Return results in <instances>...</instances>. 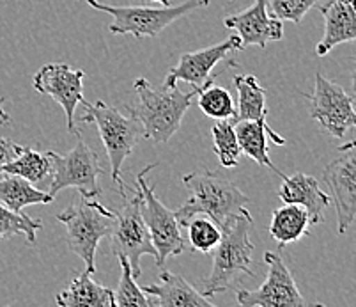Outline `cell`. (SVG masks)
Wrapping results in <instances>:
<instances>
[{
	"label": "cell",
	"mask_w": 356,
	"mask_h": 307,
	"mask_svg": "<svg viewBox=\"0 0 356 307\" xmlns=\"http://www.w3.org/2000/svg\"><path fill=\"white\" fill-rule=\"evenodd\" d=\"M319 0H266L270 15L282 22L302 24L307 13L317 4Z\"/></svg>",
	"instance_id": "cell-30"
},
{
	"label": "cell",
	"mask_w": 356,
	"mask_h": 307,
	"mask_svg": "<svg viewBox=\"0 0 356 307\" xmlns=\"http://www.w3.org/2000/svg\"><path fill=\"white\" fill-rule=\"evenodd\" d=\"M153 2H158L161 6H170V0H153Z\"/></svg>",
	"instance_id": "cell-34"
},
{
	"label": "cell",
	"mask_w": 356,
	"mask_h": 307,
	"mask_svg": "<svg viewBox=\"0 0 356 307\" xmlns=\"http://www.w3.org/2000/svg\"><path fill=\"white\" fill-rule=\"evenodd\" d=\"M51 171H54V166H51L48 153H40V151L31 150V148H25L20 157H16L15 160L6 164L0 173L16 174V176L25 178L27 182L35 185V183L47 180Z\"/></svg>",
	"instance_id": "cell-24"
},
{
	"label": "cell",
	"mask_w": 356,
	"mask_h": 307,
	"mask_svg": "<svg viewBox=\"0 0 356 307\" xmlns=\"http://www.w3.org/2000/svg\"><path fill=\"white\" fill-rule=\"evenodd\" d=\"M310 100V118L335 139H342L349 128H356L355 100L339 84L316 73Z\"/></svg>",
	"instance_id": "cell-11"
},
{
	"label": "cell",
	"mask_w": 356,
	"mask_h": 307,
	"mask_svg": "<svg viewBox=\"0 0 356 307\" xmlns=\"http://www.w3.org/2000/svg\"><path fill=\"white\" fill-rule=\"evenodd\" d=\"M142 205H144V199H142L140 189L137 187V192H134V197H129L121 212L118 213L115 228L110 235L114 254L115 256H124L129 261L135 279L142 276L140 258H156V251H154L147 224L144 221Z\"/></svg>",
	"instance_id": "cell-9"
},
{
	"label": "cell",
	"mask_w": 356,
	"mask_h": 307,
	"mask_svg": "<svg viewBox=\"0 0 356 307\" xmlns=\"http://www.w3.org/2000/svg\"><path fill=\"white\" fill-rule=\"evenodd\" d=\"M145 295H151L158 307H209L213 300L199 293L184 277L165 270L160 283L142 288Z\"/></svg>",
	"instance_id": "cell-18"
},
{
	"label": "cell",
	"mask_w": 356,
	"mask_h": 307,
	"mask_svg": "<svg viewBox=\"0 0 356 307\" xmlns=\"http://www.w3.org/2000/svg\"><path fill=\"white\" fill-rule=\"evenodd\" d=\"M339 155L323 171L337 212V231L344 235L356 219V141L339 148Z\"/></svg>",
	"instance_id": "cell-10"
},
{
	"label": "cell",
	"mask_w": 356,
	"mask_h": 307,
	"mask_svg": "<svg viewBox=\"0 0 356 307\" xmlns=\"http://www.w3.org/2000/svg\"><path fill=\"white\" fill-rule=\"evenodd\" d=\"M57 221L66 226L70 251L86 263V272L92 276L96 272V251L99 242L112 235L118 213L103 206L98 199L80 196L79 201L57 215Z\"/></svg>",
	"instance_id": "cell-4"
},
{
	"label": "cell",
	"mask_w": 356,
	"mask_h": 307,
	"mask_svg": "<svg viewBox=\"0 0 356 307\" xmlns=\"http://www.w3.org/2000/svg\"><path fill=\"white\" fill-rule=\"evenodd\" d=\"M83 79H86V71L71 70L67 64L63 63L44 64L32 79V87L35 91L50 96L54 102L63 107L70 134H76L74 112L79 103H83Z\"/></svg>",
	"instance_id": "cell-13"
},
{
	"label": "cell",
	"mask_w": 356,
	"mask_h": 307,
	"mask_svg": "<svg viewBox=\"0 0 356 307\" xmlns=\"http://www.w3.org/2000/svg\"><path fill=\"white\" fill-rule=\"evenodd\" d=\"M252 228L254 219L247 208L223 222L222 238L213 251L211 274L204 283V295L211 299V295L234 286L243 276H255L250 267L254 254V244L250 240Z\"/></svg>",
	"instance_id": "cell-2"
},
{
	"label": "cell",
	"mask_w": 356,
	"mask_h": 307,
	"mask_svg": "<svg viewBox=\"0 0 356 307\" xmlns=\"http://www.w3.org/2000/svg\"><path fill=\"white\" fill-rule=\"evenodd\" d=\"M183 185L190 190V199L176 210V219L181 228H186L193 217H209L222 228L229 217L241 212L250 203L238 187L216 171L200 169L183 176Z\"/></svg>",
	"instance_id": "cell-3"
},
{
	"label": "cell",
	"mask_w": 356,
	"mask_h": 307,
	"mask_svg": "<svg viewBox=\"0 0 356 307\" xmlns=\"http://www.w3.org/2000/svg\"><path fill=\"white\" fill-rule=\"evenodd\" d=\"M119 263H121V281L119 286L115 288L114 292V307H128V306H137V307H151L154 306L153 299H147L144 292L135 283L134 272L129 267V261L124 256H118Z\"/></svg>",
	"instance_id": "cell-29"
},
{
	"label": "cell",
	"mask_w": 356,
	"mask_h": 307,
	"mask_svg": "<svg viewBox=\"0 0 356 307\" xmlns=\"http://www.w3.org/2000/svg\"><path fill=\"white\" fill-rule=\"evenodd\" d=\"M236 135H238L243 155H247L248 158L257 162L261 167H268L277 174H282L273 166L270 153H268V137L278 146H286V139L271 130L266 119H262V121H250V119L248 121H236Z\"/></svg>",
	"instance_id": "cell-19"
},
{
	"label": "cell",
	"mask_w": 356,
	"mask_h": 307,
	"mask_svg": "<svg viewBox=\"0 0 356 307\" xmlns=\"http://www.w3.org/2000/svg\"><path fill=\"white\" fill-rule=\"evenodd\" d=\"M351 87H353V95L356 96V59H355V68H353V75H351Z\"/></svg>",
	"instance_id": "cell-33"
},
{
	"label": "cell",
	"mask_w": 356,
	"mask_h": 307,
	"mask_svg": "<svg viewBox=\"0 0 356 307\" xmlns=\"http://www.w3.org/2000/svg\"><path fill=\"white\" fill-rule=\"evenodd\" d=\"M86 114L80 118L82 125L95 123L98 126L99 137L103 141L110 166H112V180L119 187V192H124L122 185V166L126 158L134 153L135 146L144 139V128L137 119L129 114H122L115 107L106 105L98 100L96 103H89L83 100Z\"/></svg>",
	"instance_id": "cell-5"
},
{
	"label": "cell",
	"mask_w": 356,
	"mask_h": 307,
	"mask_svg": "<svg viewBox=\"0 0 356 307\" xmlns=\"http://www.w3.org/2000/svg\"><path fill=\"white\" fill-rule=\"evenodd\" d=\"M4 103H6V98L4 96H0V126H9L11 125V116L6 112Z\"/></svg>",
	"instance_id": "cell-32"
},
{
	"label": "cell",
	"mask_w": 356,
	"mask_h": 307,
	"mask_svg": "<svg viewBox=\"0 0 356 307\" xmlns=\"http://www.w3.org/2000/svg\"><path fill=\"white\" fill-rule=\"evenodd\" d=\"M87 4L96 11L112 16L108 31L115 36L131 34L137 40L156 38L161 31L197 9L208 8L209 0H184L177 6H161V8H144V6H112L98 0H87Z\"/></svg>",
	"instance_id": "cell-6"
},
{
	"label": "cell",
	"mask_w": 356,
	"mask_h": 307,
	"mask_svg": "<svg viewBox=\"0 0 356 307\" xmlns=\"http://www.w3.org/2000/svg\"><path fill=\"white\" fill-rule=\"evenodd\" d=\"M40 229H43V222L40 219H32L24 212H13L0 203V240L24 235L29 244H34L35 233Z\"/></svg>",
	"instance_id": "cell-27"
},
{
	"label": "cell",
	"mask_w": 356,
	"mask_h": 307,
	"mask_svg": "<svg viewBox=\"0 0 356 307\" xmlns=\"http://www.w3.org/2000/svg\"><path fill=\"white\" fill-rule=\"evenodd\" d=\"M211 135L220 164L227 169L239 166L243 153L239 148L238 135H236V119H218V123L211 128Z\"/></svg>",
	"instance_id": "cell-26"
},
{
	"label": "cell",
	"mask_w": 356,
	"mask_h": 307,
	"mask_svg": "<svg viewBox=\"0 0 356 307\" xmlns=\"http://www.w3.org/2000/svg\"><path fill=\"white\" fill-rule=\"evenodd\" d=\"M234 86L238 91L236 121H262L268 119L266 91L254 75H234Z\"/></svg>",
	"instance_id": "cell-23"
},
{
	"label": "cell",
	"mask_w": 356,
	"mask_h": 307,
	"mask_svg": "<svg viewBox=\"0 0 356 307\" xmlns=\"http://www.w3.org/2000/svg\"><path fill=\"white\" fill-rule=\"evenodd\" d=\"M319 11L325 18V34L316 47L317 56L325 57L339 45L356 41V0H330Z\"/></svg>",
	"instance_id": "cell-16"
},
{
	"label": "cell",
	"mask_w": 356,
	"mask_h": 307,
	"mask_svg": "<svg viewBox=\"0 0 356 307\" xmlns=\"http://www.w3.org/2000/svg\"><path fill=\"white\" fill-rule=\"evenodd\" d=\"M24 150L25 148L20 146V144H16V142L9 141V139L0 137V171H2L6 164L13 162L16 157H20Z\"/></svg>",
	"instance_id": "cell-31"
},
{
	"label": "cell",
	"mask_w": 356,
	"mask_h": 307,
	"mask_svg": "<svg viewBox=\"0 0 356 307\" xmlns=\"http://www.w3.org/2000/svg\"><path fill=\"white\" fill-rule=\"evenodd\" d=\"M218 75H213L199 89V109L211 119H229L236 116V105L225 87L216 86Z\"/></svg>",
	"instance_id": "cell-25"
},
{
	"label": "cell",
	"mask_w": 356,
	"mask_h": 307,
	"mask_svg": "<svg viewBox=\"0 0 356 307\" xmlns=\"http://www.w3.org/2000/svg\"><path fill=\"white\" fill-rule=\"evenodd\" d=\"M156 166H147L144 171L137 174V187L142 192V213H144V221L147 224L151 242L156 251V265L163 267L165 261L172 256H179L186 249V242L181 233V226L176 219V213L168 210L163 203L160 201L154 194V187L147 185L145 176Z\"/></svg>",
	"instance_id": "cell-8"
},
{
	"label": "cell",
	"mask_w": 356,
	"mask_h": 307,
	"mask_svg": "<svg viewBox=\"0 0 356 307\" xmlns=\"http://www.w3.org/2000/svg\"><path fill=\"white\" fill-rule=\"evenodd\" d=\"M76 144L67 155H59L55 151H47L51 160V183L47 192L57 196L64 189H76L80 196L89 199H98L102 196L98 178L103 174L99 166V157L96 151L87 146L80 134L76 132Z\"/></svg>",
	"instance_id": "cell-7"
},
{
	"label": "cell",
	"mask_w": 356,
	"mask_h": 307,
	"mask_svg": "<svg viewBox=\"0 0 356 307\" xmlns=\"http://www.w3.org/2000/svg\"><path fill=\"white\" fill-rule=\"evenodd\" d=\"M264 261L268 265V276L264 283L250 292V290H238L236 300L243 307H302L307 306L293 274L289 272L282 256L277 252H266Z\"/></svg>",
	"instance_id": "cell-12"
},
{
	"label": "cell",
	"mask_w": 356,
	"mask_h": 307,
	"mask_svg": "<svg viewBox=\"0 0 356 307\" xmlns=\"http://www.w3.org/2000/svg\"><path fill=\"white\" fill-rule=\"evenodd\" d=\"M310 217L307 210L300 205H286L271 213L270 235L278 247L282 249L287 244L302 240L309 235Z\"/></svg>",
	"instance_id": "cell-21"
},
{
	"label": "cell",
	"mask_w": 356,
	"mask_h": 307,
	"mask_svg": "<svg viewBox=\"0 0 356 307\" xmlns=\"http://www.w3.org/2000/svg\"><path fill=\"white\" fill-rule=\"evenodd\" d=\"M223 25L238 32L243 48H266L268 43L284 38V22L270 15L266 0H255L245 11L227 16Z\"/></svg>",
	"instance_id": "cell-15"
},
{
	"label": "cell",
	"mask_w": 356,
	"mask_h": 307,
	"mask_svg": "<svg viewBox=\"0 0 356 307\" xmlns=\"http://www.w3.org/2000/svg\"><path fill=\"white\" fill-rule=\"evenodd\" d=\"M184 229L188 231V244L192 252H202V254L213 252L222 238V228L209 217L204 215L193 217Z\"/></svg>",
	"instance_id": "cell-28"
},
{
	"label": "cell",
	"mask_w": 356,
	"mask_h": 307,
	"mask_svg": "<svg viewBox=\"0 0 356 307\" xmlns=\"http://www.w3.org/2000/svg\"><path fill=\"white\" fill-rule=\"evenodd\" d=\"M243 45L239 36H231L222 43L211 45L202 50L183 54L176 66L168 71L165 77L167 86H177V82L192 84L193 87H202L211 79V71L220 61H223L231 52H241Z\"/></svg>",
	"instance_id": "cell-14"
},
{
	"label": "cell",
	"mask_w": 356,
	"mask_h": 307,
	"mask_svg": "<svg viewBox=\"0 0 356 307\" xmlns=\"http://www.w3.org/2000/svg\"><path fill=\"white\" fill-rule=\"evenodd\" d=\"M199 89L193 87L190 93H183L177 86H153L147 79H137L134 84L137 102L126 107V114L140 123L144 139L165 144L181 128Z\"/></svg>",
	"instance_id": "cell-1"
},
{
	"label": "cell",
	"mask_w": 356,
	"mask_h": 307,
	"mask_svg": "<svg viewBox=\"0 0 356 307\" xmlns=\"http://www.w3.org/2000/svg\"><path fill=\"white\" fill-rule=\"evenodd\" d=\"M55 302L60 307H112L114 292L99 286L89 272H83L74 277L66 290L57 293Z\"/></svg>",
	"instance_id": "cell-20"
},
{
	"label": "cell",
	"mask_w": 356,
	"mask_h": 307,
	"mask_svg": "<svg viewBox=\"0 0 356 307\" xmlns=\"http://www.w3.org/2000/svg\"><path fill=\"white\" fill-rule=\"evenodd\" d=\"M0 203L13 212H24V208L32 205H50L54 196L35 189L25 178L16 174L0 173Z\"/></svg>",
	"instance_id": "cell-22"
},
{
	"label": "cell",
	"mask_w": 356,
	"mask_h": 307,
	"mask_svg": "<svg viewBox=\"0 0 356 307\" xmlns=\"http://www.w3.org/2000/svg\"><path fill=\"white\" fill-rule=\"evenodd\" d=\"M278 197L286 205L303 206L310 217V226L323 222V213L332 203V197L319 187V182L316 178L303 173L282 176V185L278 189Z\"/></svg>",
	"instance_id": "cell-17"
}]
</instances>
